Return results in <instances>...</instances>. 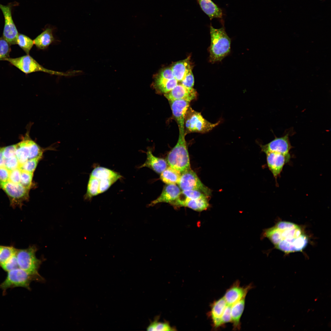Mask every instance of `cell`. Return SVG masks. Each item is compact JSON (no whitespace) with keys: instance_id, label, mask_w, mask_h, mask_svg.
I'll return each mask as SVG.
<instances>
[{"instance_id":"4316f807","label":"cell","mask_w":331,"mask_h":331,"mask_svg":"<svg viewBox=\"0 0 331 331\" xmlns=\"http://www.w3.org/2000/svg\"><path fill=\"white\" fill-rule=\"evenodd\" d=\"M17 44L21 48L27 55H29L30 50L34 44L33 41L28 36L22 34H19Z\"/></svg>"},{"instance_id":"484cf974","label":"cell","mask_w":331,"mask_h":331,"mask_svg":"<svg viewBox=\"0 0 331 331\" xmlns=\"http://www.w3.org/2000/svg\"><path fill=\"white\" fill-rule=\"evenodd\" d=\"M181 174L179 171L169 166L161 173L160 179L167 185L178 184Z\"/></svg>"},{"instance_id":"836d02e7","label":"cell","mask_w":331,"mask_h":331,"mask_svg":"<svg viewBox=\"0 0 331 331\" xmlns=\"http://www.w3.org/2000/svg\"><path fill=\"white\" fill-rule=\"evenodd\" d=\"M181 194L184 196L191 199H197L208 197L201 192L196 190L182 191Z\"/></svg>"},{"instance_id":"e575fe53","label":"cell","mask_w":331,"mask_h":331,"mask_svg":"<svg viewBox=\"0 0 331 331\" xmlns=\"http://www.w3.org/2000/svg\"><path fill=\"white\" fill-rule=\"evenodd\" d=\"M20 166L16 156L5 159L4 167L10 171L19 168Z\"/></svg>"},{"instance_id":"9a60e30c","label":"cell","mask_w":331,"mask_h":331,"mask_svg":"<svg viewBox=\"0 0 331 331\" xmlns=\"http://www.w3.org/2000/svg\"><path fill=\"white\" fill-rule=\"evenodd\" d=\"M164 95L169 101L185 100L190 102L196 98L197 93L193 88L187 87L178 84Z\"/></svg>"},{"instance_id":"9c48e42d","label":"cell","mask_w":331,"mask_h":331,"mask_svg":"<svg viewBox=\"0 0 331 331\" xmlns=\"http://www.w3.org/2000/svg\"><path fill=\"white\" fill-rule=\"evenodd\" d=\"M0 188L8 196L10 205L13 207H21L24 201L29 198V189L23 186L20 183H14L9 181L0 182Z\"/></svg>"},{"instance_id":"5bb4252c","label":"cell","mask_w":331,"mask_h":331,"mask_svg":"<svg viewBox=\"0 0 331 331\" xmlns=\"http://www.w3.org/2000/svg\"><path fill=\"white\" fill-rule=\"evenodd\" d=\"M288 136L287 134L280 137H276L267 144L260 145L262 151L265 154L274 152L285 154H290L289 152L292 147Z\"/></svg>"},{"instance_id":"1f68e13d","label":"cell","mask_w":331,"mask_h":331,"mask_svg":"<svg viewBox=\"0 0 331 331\" xmlns=\"http://www.w3.org/2000/svg\"><path fill=\"white\" fill-rule=\"evenodd\" d=\"M33 175V173L21 170L20 183L29 189L32 184Z\"/></svg>"},{"instance_id":"8992f818","label":"cell","mask_w":331,"mask_h":331,"mask_svg":"<svg viewBox=\"0 0 331 331\" xmlns=\"http://www.w3.org/2000/svg\"><path fill=\"white\" fill-rule=\"evenodd\" d=\"M27 130L21 141L15 144L16 156L20 166L28 160L41 157L44 150L30 138Z\"/></svg>"},{"instance_id":"cb8c5ba5","label":"cell","mask_w":331,"mask_h":331,"mask_svg":"<svg viewBox=\"0 0 331 331\" xmlns=\"http://www.w3.org/2000/svg\"><path fill=\"white\" fill-rule=\"evenodd\" d=\"M55 40L51 29L47 28L37 36L33 40L34 44L38 49L44 50Z\"/></svg>"},{"instance_id":"7a4b0ae2","label":"cell","mask_w":331,"mask_h":331,"mask_svg":"<svg viewBox=\"0 0 331 331\" xmlns=\"http://www.w3.org/2000/svg\"><path fill=\"white\" fill-rule=\"evenodd\" d=\"M122 177L118 173L108 168L96 167L90 175L86 198L90 199L106 191Z\"/></svg>"},{"instance_id":"60d3db41","label":"cell","mask_w":331,"mask_h":331,"mask_svg":"<svg viewBox=\"0 0 331 331\" xmlns=\"http://www.w3.org/2000/svg\"><path fill=\"white\" fill-rule=\"evenodd\" d=\"M3 147L0 146V167H4L5 159L3 154Z\"/></svg>"},{"instance_id":"ab89813d","label":"cell","mask_w":331,"mask_h":331,"mask_svg":"<svg viewBox=\"0 0 331 331\" xmlns=\"http://www.w3.org/2000/svg\"><path fill=\"white\" fill-rule=\"evenodd\" d=\"M10 171L5 167H0V182L9 181Z\"/></svg>"},{"instance_id":"7c38bea8","label":"cell","mask_w":331,"mask_h":331,"mask_svg":"<svg viewBox=\"0 0 331 331\" xmlns=\"http://www.w3.org/2000/svg\"><path fill=\"white\" fill-rule=\"evenodd\" d=\"M0 9L5 21L3 37L10 45L17 44L19 33L12 18L11 7L10 5L5 6L0 4Z\"/></svg>"},{"instance_id":"ffe728a7","label":"cell","mask_w":331,"mask_h":331,"mask_svg":"<svg viewBox=\"0 0 331 331\" xmlns=\"http://www.w3.org/2000/svg\"><path fill=\"white\" fill-rule=\"evenodd\" d=\"M147 158L145 162L139 168L147 167L158 173H161L167 167L168 164L165 159L153 155L151 150L148 149L146 152Z\"/></svg>"},{"instance_id":"44dd1931","label":"cell","mask_w":331,"mask_h":331,"mask_svg":"<svg viewBox=\"0 0 331 331\" xmlns=\"http://www.w3.org/2000/svg\"><path fill=\"white\" fill-rule=\"evenodd\" d=\"M190 57L177 62L171 67L175 78L179 84L185 78L189 72L192 69Z\"/></svg>"},{"instance_id":"30bf717a","label":"cell","mask_w":331,"mask_h":331,"mask_svg":"<svg viewBox=\"0 0 331 331\" xmlns=\"http://www.w3.org/2000/svg\"><path fill=\"white\" fill-rule=\"evenodd\" d=\"M178 184L182 191H198L208 196L211 194V189L202 182L191 168L181 173Z\"/></svg>"},{"instance_id":"2e32d148","label":"cell","mask_w":331,"mask_h":331,"mask_svg":"<svg viewBox=\"0 0 331 331\" xmlns=\"http://www.w3.org/2000/svg\"><path fill=\"white\" fill-rule=\"evenodd\" d=\"M173 114L177 120L179 131H185V114L189 107L190 102L185 100L169 101Z\"/></svg>"},{"instance_id":"ac0fdd59","label":"cell","mask_w":331,"mask_h":331,"mask_svg":"<svg viewBox=\"0 0 331 331\" xmlns=\"http://www.w3.org/2000/svg\"><path fill=\"white\" fill-rule=\"evenodd\" d=\"M181 192L180 188L176 184L167 185L164 187L159 196L152 201L149 206H153L161 203L171 204L178 198Z\"/></svg>"},{"instance_id":"d6a6232c","label":"cell","mask_w":331,"mask_h":331,"mask_svg":"<svg viewBox=\"0 0 331 331\" xmlns=\"http://www.w3.org/2000/svg\"><path fill=\"white\" fill-rule=\"evenodd\" d=\"M0 266L7 272L19 268L16 254L10 257Z\"/></svg>"},{"instance_id":"f1b7e54d","label":"cell","mask_w":331,"mask_h":331,"mask_svg":"<svg viewBox=\"0 0 331 331\" xmlns=\"http://www.w3.org/2000/svg\"><path fill=\"white\" fill-rule=\"evenodd\" d=\"M10 45L3 37L0 38V61L10 57Z\"/></svg>"},{"instance_id":"603a6c76","label":"cell","mask_w":331,"mask_h":331,"mask_svg":"<svg viewBox=\"0 0 331 331\" xmlns=\"http://www.w3.org/2000/svg\"><path fill=\"white\" fill-rule=\"evenodd\" d=\"M227 305L223 297L215 302L212 304L211 316L214 326L218 328L222 325L221 318L224 311Z\"/></svg>"},{"instance_id":"4fadbf2b","label":"cell","mask_w":331,"mask_h":331,"mask_svg":"<svg viewBox=\"0 0 331 331\" xmlns=\"http://www.w3.org/2000/svg\"><path fill=\"white\" fill-rule=\"evenodd\" d=\"M265 154L268 166L276 181L284 166L289 161L290 155L274 152H268Z\"/></svg>"},{"instance_id":"f35d334b","label":"cell","mask_w":331,"mask_h":331,"mask_svg":"<svg viewBox=\"0 0 331 331\" xmlns=\"http://www.w3.org/2000/svg\"><path fill=\"white\" fill-rule=\"evenodd\" d=\"M231 306L227 305L225 308L221 318L222 325L225 323L231 322Z\"/></svg>"},{"instance_id":"ba28073f","label":"cell","mask_w":331,"mask_h":331,"mask_svg":"<svg viewBox=\"0 0 331 331\" xmlns=\"http://www.w3.org/2000/svg\"><path fill=\"white\" fill-rule=\"evenodd\" d=\"M41 277L30 274L19 268L8 272L7 277L0 285V288L5 290L9 288L21 287L30 290L31 282Z\"/></svg>"},{"instance_id":"7402d4cb","label":"cell","mask_w":331,"mask_h":331,"mask_svg":"<svg viewBox=\"0 0 331 331\" xmlns=\"http://www.w3.org/2000/svg\"><path fill=\"white\" fill-rule=\"evenodd\" d=\"M197 0L201 10L211 20L214 18H222L223 13L222 9L212 0Z\"/></svg>"},{"instance_id":"d6986e66","label":"cell","mask_w":331,"mask_h":331,"mask_svg":"<svg viewBox=\"0 0 331 331\" xmlns=\"http://www.w3.org/2000/svg\"><path fill=\"white\" fill-rule=\"evenodd\" d=\"M251 286L241 287L238 281L236 282L226 291L224 296L227 305L232 306L242 299L245 298Z\"/></svg>"},{"instance_id":"83f0119b","label":"cell","mask_w":331,"mask_h":331,"mask_svg":"<svg viewBox=\"0 0 331 331\" xmlns=\"http://www.w3.org/2000/svg\"><path fill=\"white\" fill-rule=\"evenodd\" d=\"M16 250L12 246L0 245V266L15 254Z\"/></svg>"},{"instance_id":"f546056e","label":"cell","mask_w":331,"mask_h":331,"mask_svg":"<svg viewBox=\"0 0 331 331\" xmlns=\"http://www.w3.org/2000/svg\"><path fill=\"white\" fill-rule=\"evenodd\" d=\"M147 331H172L173 328L167 323L159 322L157 321L152 322L147 328Z\"/></svg>"},{"instance_id":"277c9868","label":"cell","mask_w":331,"mask_h":331,"mask_svg":"<svg viewBox=\"0 0 331 331\" xmlns=\"http://www.w3.org/2000/svg\"><path fill=\"white\" fill-rule=\"evenodd\" d=\"M185 132L179 131L176 144L168 154L166 162L169 166L181 173L191 169Z\"/></svg>"},{"instance_id":"4dcf8cb0","label":"cell","mask_w":331,"mask_h":331,"mask_svg":"<svg viewBox=\"0 0 331 331\" xmlns=\"http://www.w3.org/2000/svg\"><path fill=\"white\" fill-rule=\"evenodd\" d=\"M41 158L38 157L29 159L20 165L19 168L21 170L33 173Z\"/></svg>"},{"instance_id":"3957f363","label":"cell","mask_w":331,"mask_h":331,"mask_svg":"<svg viewBox=\"0 0 331 331\" xmlns=\"http://www.w3.org/2000/svg\"><path fill=\"white\" fill-rule=\"evenodd\" d=\"M222 26L215 29L210 25L211 44L208 48L209 61L212 63L221 61L230 52L231 39L225 30L224 24Z\"/></svg>"},{"instance_id":"d590c367","label":"cell","mask_w":331,"mask_h":331,"mask_svg":"<svg viewBox=\"0 0 331 331\" xmlns=\"http://www.w3.org/2000/svg\"><path fill=\"white\" fill-rule=\"evenodd\" d=\"M21 173L19 168L10 171L9 181L14 183H20Z\"/></svg>"},{"instance_id":"8fae6325","label":"cell","mask_w":331,"mask_h":331,"mask_svg":"<svg viewBox=\"0 0 331 331\" xmlns=\"http://www.w3.org/2000/svg\"><path fill=\"white\" fill-rule=\"evenodd\" d=\"M178 84L171 67L161 69L154 76V86L156 90L161 93H168Z\"/></svg>"},{"instance_id":"e0dca14e","label":"cell","mask_w":331,"mask_h":331,"mask_svg":"<svg viewBox=\"0 0 331 331\" xmlns=\"http://www.w3.org/2000/svg\"><path fill=\"white\" fill-rule=\"evenodd\" d=\"M208 199V197H207L197 199H191L184 196L181 198L179 196L178 198L171 204L174 207H186L196 211H201L207 210L209 207Z\"/></svg>"},{"instance_id":"5b68a950","label":"cell","mask_w":331,"mask_h":331,"mask_svg":"<svg viewBox=\"0 0 331 331\" xmlns=\"http://www.w3.org/2000/svg\"><path fill=\"white\" fill-rule=\"evenodd\" d=\"M220 120L215 123H211L203 116L200 112H197L189 107L185 114V132H208L218 125Z\"/></svg>"},{"instance_id":"8d00e7d4","label":"cell","mask_w":331,"mask_h":331,"mask_svg":"<svg viewBox=\"0 0 331 331\" xmlns=\"http://www.w3.org/2000/svg\"><path fill=\"white\" fill-rule=\"evenodd\" d=\"M2 153L5 159L16 156L15 144L3 147Z\"/></svg>"},{"instance_id":"d4e9b609","label":"cell","mask_w":331,"mask_h":331,"mask_svg":"<svg viewBox=\"0 0 331 331\" xmlns=\"http://www.w3.org/2000/svg\"><path fill=\"white\" fill-rule=\"evenodd\" d=\"M245 298H244L232 305L231 307V322L233 329L235 330L240 328L241 317L244 310Z\"/></svg>"},{"instance_id":"6da1fadb","label":"cell","mask_w":331,"mask_h":331,"mask_svg":"<svg viewBox=\"0 0 331 331\" xmlns=\"http://www.w3.org/2000/svg\"><path fill=\"white\" fill-rule=\"evenodd\" d=\"M263 236L268 238L277 249L286 253L300 251L308 243L302 229L294 223L280 221L264 230Z\"/></svg>"},{"instance_id":"52a82bcc","label":"cell","mask_w":331,"mask_h":331,"mask_svg":"<svg viewBox=\"0 0 331 331\" xmlns=\"http://www.w3.org/2000/svg\"><path fill=\"white\" fill-rule=\"evenodd\" d=\"M37 250L34 245L25 249H17L16 255L19 268L30 274L41 277L38 271L42 261L36 257Z\"/></svg>"},{"instance_id":"74e56055","label":"cell","mask_w":331,"mask_h":331,"mask_svg":"<svg viewBox=\"0 0 331 331\" xmlns=\"http://www.w3.org/2000/svg\"><path fill=\"white\" fill-rule=\"evenodd\" d=\"M194 79L192 70L188 73L185 78L180 84L188 88H193Z\"/></svg>"}]
</instances>
